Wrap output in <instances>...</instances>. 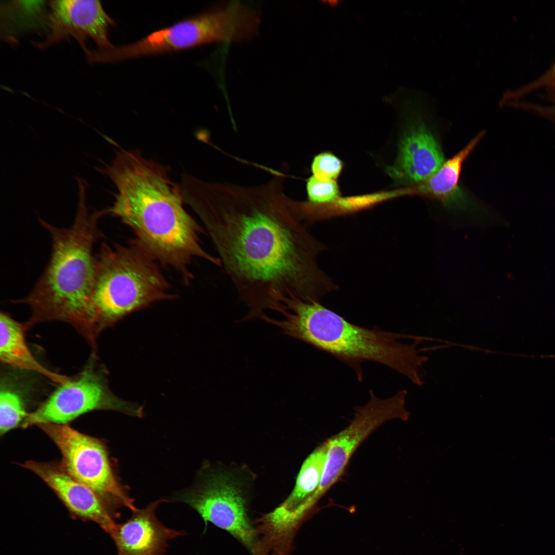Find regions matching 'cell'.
<instances>
[{
    "instance_id": "1",
    "label": "cell",
    "mask_w": 555,
    "mask_h": 555,
    "mask_svg": "<svg viewBox=\"0 0 555 555\" xmlns=\"http://www.w3.org/2000/svg\"><path fill=\"white\" fill-rule=\"evenodd\" d=\"M185 202L205 226L240 300L262 318L277 293L318 301L338 286L318 266L325 245L297 217L280 178L245 187L196 178Z\"/></svg>"
},
{
    "instance_id": "2",
    "label": "cell",
    "mask_w": 555,
    "mask_h": 555,
    "mask_svg": "<svg viewBox=\"0 0 555 555\" xmlns=\"http://www.w3.org/2000/svg\"><path fill=\"white\" fill-rule=\"evenodd\" d=\"M117 189L108 214L118 218L135 233L140 244L160 263L178 271L188 283V268L196 257L221 266L200 245L203 230L183 207L179 184L166 169L136 151L120 149L103 169Z\"/></svg>"
},
{
    "instance_id": "3",
    "label": "cell",
    "mask_w": 555,
    "mask_h": 555,
    "mask_svg": "<svg viewBox=\"0 0 555 555\" xmlns=\"http://www.w3.org/2000/svg\"><path fill=\"white\" fill-rule=\"evenodd\" d=\"M80 193L74 221L68 227H58L40 218L50 233L51 252L43 272L24 298L13 301L27 305L31 316L26 329L36 323L61 321L72 325L96 350L102 331L92 304L95 281V243L102 235L99 221L107 209L89 213L84 189Z\"/></svg>"
},
{
    "instance_id": "4",
    "label": "cell",
    "mask_w": 555,
    "mask_h": 555,
    "mask_svg": "<svg viewBox=\"0 0 555 555\" xmlns=\"http://www.w3.org/2000/svg\"><path fill=\"white\" fill-rule=\"evenodd\" d=\"M275 311L284 319L265 316L263 320L281 329L283 333L323 351L346 364L359 381L363 379L362 364L373 361L383 364L421 386L418 370L428 361L419 356L413 343L399 341L417 337L385 331L377 326L368 328L351 323L318 301H305L293 295H281Z\"/></svg>"
},
{
    "instance_id": "5",
    "label": "cell",
    "mask_w": 555,
    "mask_h": 555,
    "mask_svg": "<svg viewBox=\"0 0 555 555\" xmlns=\"http://www.w3.org/2000/svg\"><path fill=\"white\" fill-rule=\"evenodd\" d=\"M155 260L136 239L128 245L102 243L95 254L92 293L102 331L134 311L176 297Z\"/></svg>"
},
{
    "instance_id": "6",
    "label": "cell",
    "mask_w": 555,
    "mask_h": 555,
    "mask_svg": "<svg viewBox=\"0 0 555 555\" xmlns=\"http://www.w3.org/2000/svg\"><path fill=\"white\" fill-rule=\"evenodd\" d=\"M255 30L252 11L233 1L154 32L135 42L101 51L98 59L100 63H112L205 44L240 41L252 37Z\"/></svg>"
},
{
    "instance_id": "7",
    "label": "cell",
    "mask_w": 555,
    "mask_h": 555,
    "mask_svg": "<svg viewBox=\"0 0 555 555\" xmlns=\"http://www.w3.org/2000/svg\"><path fill=\"white\" fill-rule=\"evenodd\" d=\"M239 481L230 471L205 464L194 485L174 493L172 498L195 510L206 525L210 522L228 532L252 554L257 536Z\"/></svg>"
},
{
    "instance_id": "8",
    "label": "cell",
    "mask_w": 555,
    "mask_h": 555,
    "mask_svg": "<svg viewBox=\"0 0 555 555\" xmlns=\"http://www.w3.org/2000/svg\"><path fill=\"white\" fill-rule=\"evenodd\" d=\"M37 426L59 448L65 470L93 490L113 512L116 514L122 507L131 511L136 508L116 477L102 441L67 424L44 423Z\"/></svg>"
},
{
    "instance_id": "9",
    "label": "cell",
    "mask_w": 555,
    "mask_h": 555,
    "mask_svg": "<svg viewBox=\"0 0 555 555\" xmlns=\"http://www.w3.org/2000/svg\"><path fill=\"white\" fill-rule=\"evenodd\" d=\"M91 362L74 379L60 384L35 411L28 414L22 427L44 423L67 424L86 413L98 410L142 417L143 407L114 394L108 386L104 369H99Z\"/></svg>"
},
{
    "instance_id": "10",
    "label": "cell",
    "mask_w": 555,
    "mask_h": 555,
    "mask_svg": "<svg viewBox=\"0 0 555 555\" xmlns=\"http://www.w3.org/2000/svg\"><path fill=\"white\" fill-rule=\"evenodd\" d=\"M407 394V391L403 390L388 398L381 399L369 391V400L355 409L350 424L326 441L328 450L324 471L314 494L317 499L339 479L354 453L376 429L392 419H409L410 413L405 407Z\"/></svg>"
},
{
    "instance_id": "11",
    "label": "cell",
    "mask_w": 555,
    "mask_h": 555,
    "mask_svg": "<svg viewBox=\"0 0 555 555\" xmlns=\"http://www.w3.org/2000/svg\"><path fill=\"white\" fill-rule=\"evenodd\" d=\"M47 24L49 31L45 39L34 43L41 49L75 39L84 52L89 48L90 39L98 50L114 46L108 38V30L115 25L101 2L96 0H55L49 2Z\"/></svg>"
},
{
    "instance_id": "12",
    "label": "cell",
    "mask_w": 555,
    "mask_h": 555,
    "mask_svg": "<svg viewBox=\"0 0 555 555\" xmlns=\"http://www.w3.org/2000/svg\"><path fill=\"white\" fill-rule=\"evenodd\" d=\"M326 441L304 460L295 486L280 506L258 520L261 533L278 545L293 542L299 525L305 517L304 507L315 493L321 480L327 453Z\"/></svg>"
},
{
    "instance_id": "13",
    "label": "cell",
    "mask_w": 555,
    "mask_h": 555,
    "mask_svg": "<svg viewBox=\"0 0 555 555\" xmlns=\"http://www.w3.org/2000/svg\"><path fill=\"white\" fill-rule=\"evenodd\" d=\"M22 466L39 476L72 514L96 523L111 534L116 525V514L93 490L71 476L62 465L29 460Z\"/></svg>"
},
{
    "instance_id": "14",
    "label": "cell",
    "mask_w": 555,
    "mask_h": 555,
    "mask_svg": "<svg viewBox=\"0 0 555 555\" xmlns=\"http://www.w3.org/2000/svg\"><path fill=\"white\" fill-rule=\"evenodd\" d=\"M164 501L159 499L144 508H136L126 522L116 524L110 535L118 555H165L168 541L185 535V531L166 527L158 520L156 511Z\"/></svg>"
},
{
    "instance_id": "15",
    "label": "cell",
    "mask_w": 555,
    "mask_h": 555,
    "mask_svg": "<svg viewBox=\"0 0 555 555\" xmlns=\"http://www.w3.org/2000/svg\"><path fill=\"white\" fill-rule=\"evenodd\" d=\"M444 162L435 137L424 122L418 120L402 137L392 174L400 182L413 185L431 177Z\"/></svg>"
},
{
    "instance_id": "16",
    "label": "cell",
    "mask_w": 555,
    "mask_h": 555,
    "mask_svg": "<svg viewBox=\"0 0 555 555\" xmlns=\"http://www.w3.org/2000/svg\"><path fill=\"white\" fill-rule=\"evenodd\" d=\"M485 133L484 131L479 133L462 150L445 161L431 177L401 190L402 195L436 199L448 207H465L468 198L459 183L461 168Z\"/></svg>"
},
{
    "instance_id": "17",
    "label": "cell",
    "mask_w": 555,
    "mask_h": 555,
    "mask_svg": "<svg viewBox=\"0 0 555 555\" xmlns=\"http://www.w3.org/2000/svg\"><path fill=\"white\" fill-rule=\"evenodd\" d=\"M25 325L8 313L0 314V359L4 364L42 374L62 384L69 378L44 367L33 356L25 338Z\"/></svg>"
},
{
    "instance_id": "18",
    "label": "cell",
    "mask_w": 555,
    "mask_h": 555,
    "mask_svg": "<svg viewBox=\"0 0 555 555\" xmlns=\"http://www.w3.org/2000/svg\"><path fill=\"white\" fill-rule=\"evenodd\" d=\"M45 1H11L5 3L3 8L4 38L12 41L15 35L36 27L44 20Z\"/></svg>"
},
{
    "instance_id": "19",
    "label": "cell",
    "mask_w": 555,
    "mask_h": 555,
    "mask_svg": "<svg viewBox=\"0 0 555 555\" xmlns=\"http://www.w3.org/2000/svg\"><path fill=\"white\" fill-rule=\"evenodd\" d=\"M28 414L23 399L17 393L6 388L1 390V436L22 423Z\"/></svg>"
},
{
    "instance_id": "20",
    "label": "cell",
    "mask_w": 555,
    "mask_h": 555,
    "mask_svg": "<svg viewBox=\"0 0 555 555\" xmlns=\"http://www.w3.org/2000/svg\"><path fill=\"white\" fill-rule=\"evenodd\" d=\"M555 88V60L539 77L513 90L507 91L505 97L508 101L524 99L538 90Z\"/></svg>"
},
{
    "instance_id": "21",
    "label": "cell",
    "mask_w": 555,
    "mask_h": 555,
    "mask_svg": "<svg viewBox=\"0 0 555 555\" xmlns=\"http://www.w3.org/2000/svg\"><path fill=\"white\" fill-rule=\"evenodd\" d=\"M306 188L309 203L312 204L330 201L339 195L335 180H320L313 176L308 179Z\"/></svg>"
},
{
    "instance_id": "22",
    "label": "cell",
    "mask_w": 555,
    "mask_h": 555,
    "mask_svg": "<svg viewBox=\"0 0 555 555\" xmlns=\"http://www.w3.org/2000/svg\"><path fill=\"white\" fill-rule=\"evenodd\" d=\"M342 168L340 160L329 153H323L313 159L311 170L313 176L322 180H335Z\"/></svg>"
},
{
    "instance_id": "23",
    "label": "cell",
    "mask_w": 555,
    "mask_h": 555,
    "mask_svg": "<svg viewBox=\"0 0 555 555\" xmlns=\"http://www.w3.org/2000/svg\"><path fill=\"white\" fill-rule=\"evenodd\" d=\"M541 98L545 103L529 102L527 112L548 119L555 125V88L544 90Z\"/></svg>"
}]
</instances>
